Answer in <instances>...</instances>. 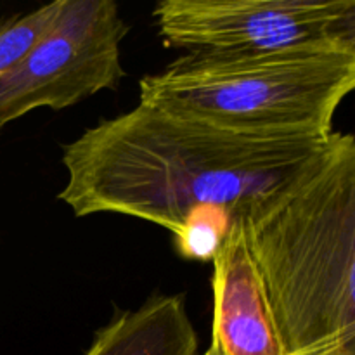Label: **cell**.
Returning a JSON list of instances; mask_svg holds the SVG:
<instances>
[{
  "mask_svg": "<svg viewBox=\"0 0 355 355\" xmlns=\"http://www.w3.org/2000/svg\"><path fill=\"white\" fill-rule=\"evenodd\" d=\"M329 135H250L139 103L64 146L59 193L76 217L120 214L168 229L182 245L203 214L227 222L307 172Z\"/></svg>",
  "mask_w": 355,
  "mask_h": 355,
  "instance_id": "1",
  "label": "cell"
},
{
  "mask_svg": "<svg viewBox=\"0 0 355 355\" xmlns=\"http://www.w3.org/2000/svg\"><path fill=\"white\" fill-rule=\"evenodd\" d=\"M288 355H355V139L236 215Z\"/></svg>",
  "mask_w": 355,
  "mask_h": 355,
  "instance_id": "2",
  "label": "cell"
},
{
  "mask_svg": "<svg viewBox=\"0 0 355 355\" xmlns=\"http://www.w3.org/2000/svg\"><path fill=\"white\" fill-rule=\"evenodd\" d=\"M355 87V49L189 52L141 80L139 103L250 135H329Z\"/></svg>",
  "mask_w": 355,
  "mask_h": 355,
  "instance_id": "3",
  "label": "cell"
},
{
  "mask_svg": "<svg viewBox=\"0 0 355 355\" xmlns=\"http://www.w3.org/2000/svg\"><path fill=\"white\" fill-rule=\"evenodd\" d=\"M127 33L113 0H64L44 37L0 75V130L38 107L59 111L116 89Z\"/></svg>",
  "mask_w": 355,
  "mask_h": 355,
  "instance_id": "4",
  "label": "cell"
},
{
  "mask_svg": "<svg viewBox=\"0 0 355 355\" xmlns=\"http://www.w3.org/2000/svg\"><path fill=\"white\" fill-rule=\"evenodd\" d=\"M153 16L168 47L189 52L355 49L354 0H163Z\"/></svg>",
  "mask_w": 355,
  "mask_h": 355,
  "instance_id": "5",
  "label": "cell"
},
{
  "mask_svg": "<svg viewBox=\"0 0 355 355\" xmlns=\"http://www.w3.org/2000/svg\"><path fill=\"white\" fill-rule=\"evenodd\" d=\"M214 336L224 355H288L241 224L229 220L214 257Z\"/></svg>",
  "mask_w": 355,
  "mask_h": 355,
  "instance_id": "6",
  "label": "cell"
},
{
  "mask_svg": "<svg viewBox=\"0 0 355 355\" xmlns=\"http://www.w3.org/2000/svg\"><path fill=\"white\" fill-rule=\"evenodd\" d=\"M198 336L182 295H155L118 312L85 355H196Z\"/></svg>",
  "mask_w": 355,
  "mask_h": 355,
  "instance_id": "7",
  "label": "cell"
},
{
  "mask_svg": "<svg viewBox=\"0 0 355 355\" xmlns=\"http://www.w3.org/2000/svg\"><path fill=\"white\" fill-rule=\"evenodd\" d=\"M62 2L55 0L0 23V75L16 66L44 37L58 17Z\"/></svg>",
  "mask_w": 355,
  "mask_h": 355,
  "instance_id": "8",
  "label": "cell"
},
{
  "mask_svg": "<svg viewBox=\"0 0 355 355\" xmlns=\"http://www.w3.org/2000/svg\"><path fill=\"white\" fill-rule=\"evenodd\" d=\"M203 355H224L220 352V350L217 349V347H214V345H210V349L207 350V352H205Z\"/></svg>",
  "mask_w": 355,
  "mask_h": 355,
  "instance_id": "9",
  "label": "cell"
}]
</instances>
